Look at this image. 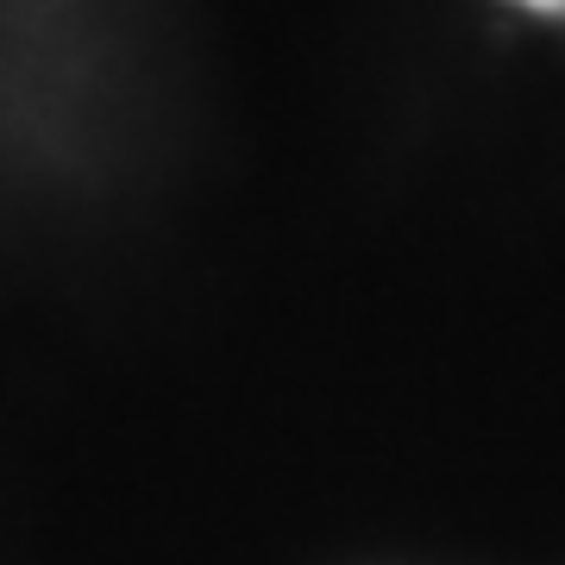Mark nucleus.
<instances>
[{"mask_svg": "<svg viewBox=\"0 0 565 565\" xmlns=\"http://www.w3.org/2000/svg\"><path fill=\"white\" fill-rule=\"evenodd\" d=\"M522 7H534V13H565V0H522Z\"/></svg>", "mask_w": 565, "mask_h": 565, "instance_id": "f257e3e1", "label": "nucleus"}]
</instances>
